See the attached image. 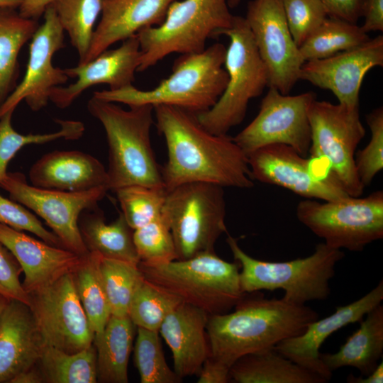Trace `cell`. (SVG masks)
<instances>
[{
    "instance_id": "cell-1",
    "label": "cell",
    "mask_w": 383,
    "mask_h": 383,
    "mask_svg": "<svg viewBox=\"0 0 383 383\" xmlns=\"http://www.w3.org/2000/svg\"><path fill=\"white\" fill-rule=\"evenodd\" d=\"M154 115L166 143L167 160L161 172L167 191L190 182L253 187L248 156L232 137L210 133L196 114L177 106H155Z\"/></svg>"
},
{
    "instance_id": "cell-2",
    "label": "cell",
    "mask_w": 383,
    "mask_h": 383,
    "mask_svg": "<svg viewBox=\"0 0 383 383\" xmlns=\"http://www.w3.org/2000/svg\"><path fill=\"white\" fill-rule=\"evenodd\" d=\"M246 294L233 312L209 315L208 318L211 356L230 367L245 355L273 348L284 340L301 335L319 318L306 304Z\"/></svg>"
},
{
    "instance_id": "cell-3",
    "label": "cell",
    "mask_w": 383,
    "mask_h": 383,
    "mask_svg": "<svg viewBox=\"0 0 383 383\" xmlns=\"http://www.w3.org/2000/svg\"><path fill=\"white\" fill-rule=\"evenodd\" d=\"M128 106L125 110L114 102L94 96L87 103L89 112L106 133L109 190L114 192L129 185L165 187L150 141L154 107L150 104Z\"/></svg>"
},
{
    "instance_id": "cell-4",
    "label": "cell",
    "mask_w": 383,
    "mask_h": 383,
    "mask_svg": "<svg viewBox=\"0 0 383 383\" xmlns=\"http://www.w3.org/2000/svg\"><path fill=\"white\" fill-rule=\"evenodd\" d=\"M226 48L216 43L199 53L183 54L173 63L171 74L150 90L133 85L111 91H96L99 99L128 106H174L194 114L211 108L223 94L228 79L223 67Z\"/></svg>"
},
{
    "instance_id": "cell-5",
    "label": "cell",
    "mask_w": 383,
    "mask_h": 383,
    "mask_svg": "<svg viewBox=\"0 0 383 383\" xmlns=\"http://www.w3.org/2000/svg\"><path fill=\"white\" fill-rule=\"evenodd\" d=\"M226 242L241 267L240 284L244 293L282 289V299L299 305L323 301L330 296V280L335 275L336 265L345 256L341 250L321 243L306 257L270 262L250 256L230 235Z\"/></svg>"
},
{
    "instance_id": "cell-6",
    "label": "cell",
    "mask_w": 383,
    "mask_h": 383,
    "mask_svg": "<svg viewBox=\"0 0 383 383\" xmlns=\"http://www.w3.org/2000/svg\"><path fill=\"white\" fill-rule=\"evenodd\" d=\"M138 267L146 279L209 315L228 312L247 294L240 287L239 264L223 260L215 251L165 263L140 262Z\"/></svg>"
},
{
    "instance_id": "cell-7",
    "label": "cell",
    "mask_w": 383,
    "mask_h": 383,
    "mask_svg": "<svg viewBox=\"0 0 383 383\" xmlns=\"http://www.w3.org/2000/svg\"><path fill=\"white\" fill-rule=\"evenodd\" d=\"M227 0L174 1L163 22L137 34L140 57L137 72H143L174 52L199 53L209 38L222 35L233 23Z\"/></svg>"
},
{
    "instance_id": "cell-8",
    "label": "cell",
    "mask_w": 383,
    "mask_h": 383,
    "mask_svg": "<svg viewBox=\"0 0 383 383\" xmlns=\"http://www.w3.org/2000/svg\"><path fill=\"white\" fill-rule=\"evenodd\" d=\"M222 35L230 43L223 65L228 79L216 104L196 114L200 124L216 135L227 134L245 118L249 101L268 87V74L245 18L234 16L231 26Z\"/></svg>"
},
{
    "instance_id": "cell-9",
    "label": "cell",
    "mask_w": 383,
    "mask_h": 383,
    "mask_svg": "<svg viewBox=\"0 0 383 383\" xmlns=\"http://www.w3.org/2000/svg\"><path fill=\"white\" fill-rule=\"evenodd\" d=\"M223 187L190 182L167 191L161 216L172 235L179 259L215 251L227 228Z\"/></svg>"
},
{
    "instance_id": "cell-10",
    "label": "cell",
    "mask_w": 383,
    "mask_h": 383,
    "mask_svg": "<svg viewBox=\"0 0 383 383\" xmlns=\"http://www.w3.org/2000/svg\"><path fill=\"white\" fill-rule=\"evenodd\" d=\"M296 217L326 245L359 252L383 238V192L365 197L318 202L306 199L296 209Z\"/></svg>"
},
{
    "instance_id": "cell-11",
    "label": "cell",
    "mask_w": 383,
    "mask_h": 383,
    "mask_svg": "<svg viewBox=\"0 0 383 383\" xmlns=\"http://www.w3.org/2000/svg\"><path fill=\"white\" fill-rule=\"evenodd\" d=\"M309 119L311 157L328 163V171L349 196H360L365 187L357 173L355 155L365 129L359 107L349 108L316 99L309 109Z\"/></svg>"
},
{
    "instance_id": "cell-12",
    "label": "cell",
    "mask_w": 383,
    "mask_h": 383,
    "mask_svg": "<svg viewBox=\"0 0 383 383\" xmlns=\"http://www.w3.org/2000/svg\"><path fill=\"white\" fill-rule=\"evenodd\" d=\"M29 308L45 346L74 353L94 344V332L72 272L29 293Z\"/></svg>"
},
{
    "instance_id": "cell-13",
    "label": "cell",
    "mask_w": 383,
    "mask_h": 383,
    "mask_svg": "<svg viewBox=\"0 0 383 383\" xmlns=\"http://www.w3.org/2000/svg\"><path fill=\"white\" fill-rule=\"evenodd\" d=\"M0 187L11 200L41 217L65 248L79 255L89 252L80 233L79 218L84 210L97 206L109 191L107 187L76 192L50 190L28 184L21 173L7 172Z\"/></svg>"
},
{
    "instance_id": "cell-14",
    "label": "cell",
    "mask_w": 383,
    "mask_h": 383,
    "mask_svg": "<svg viewBox=\"0 0 383 383\" xmlns=\"http://www.w3.org/2000/svg\"><path fill=\"white\" fill-rule=\"evenodd\" d=\"M315 99L313 92L291 96L269 87L257 115L233 140L247 156L266 145L284 144L306 157L311 145L309 109Z\"/></svg>"
},
{
    "instance_id": "cell-15",
    "label": "cell",
    "mask_w": 383,
    "mask_h": 383,
    "mask_svg": "<svg viewBox=\"0 0 383 383\" xmlns=\"http://www.w3.org/2000/svg\"><path fill=\"white\" fill-rule=\"evenodd\" d=\"M268 74V87L289 94L304 63L290 33L281 0H252L245 17Z\"/></svg>"
},
{
    "instance_id": "cell-16",
    "label": "cell",
    "mask_w": 383,
    "mask_h": 383,
    "mask_svg": "<svg viewBox=\"0 0 383 383\" xmlns=\"http://www.w3.org/2000/svg\"><path fill=\"white\" fill-rule=\"evenodd\" d=\"M305 157L287 145L264 146L248 155L250 176L306 199L333 201L350 196L332 173H313L311 160Z\"/></svg>"
},
{
    "instance_id": "cell-17",
    "label": "cell",
    "mask_w": 383,
    "mask_h": 383,
    "mask_svg": "<svg viewBox=\"0 0 383 383\" xmlns=\"http://www.w3.org/2000/svg\"><path fill=\"white\" fill-rule=\"evenodd\" d=\"M43 16L44 22L30 39L26 73L20 84L0 105V118L7 111L15 110L23 100L32 111H40L50 101L51 91L69 79L63 69L54 67L52 62L55 53L65 47V31L52 4Z\"/></svg>"
},
{
    "instance_id": "cell-18",
    "label": "cell",
    "mask_w": 383,
    "mask_h": 383,
    "mask_svg": "<svg viewBox=\"0 0 383 383\" xmlns=\"http://www.w3.org/2000/svg\"><path fill=\"white\" fill-rule=\"evenodd\" d=\"M383 66V36L370 38L364 43L331 57L305 62L299 79L321 89L330 90L339 104L359 107V93L366 73Z\"/></svg>"
},
{
    "instance_id": "cell-19",
    "label": "cell",
    "mask_w": 383,
    "mask_h": 383,
    "mask_svg": "<svg viewBox=\"0 0 383 383\" xmlns=\"http://www.w3.org/2000/svg\"><path fill=\"white\" fill-rule=\"evenodd\" d=\"M383 300V281L371 291L355 301L339 306L331 315L310 323L301 335L279 343L274 348L293 362L313 372L326 382L330 372L320 358V348L333 333L351 323H359L365 316Z\"/></svg>"
},
{
    "instance_id": "cell-20",
    "label": "cell",
    "mask_w": 383,
    "mask_h": 383,
    "mask_svg": "<svg viewBox=\"0 0 383 383\" xmlns=\"http://www.w3.org/2000/svg\"><path fill=\"white\" fill-rule=\"evenodd\" d=\"M140 53L135 35L123 40L116 49H107L86 63L64 69L67 77L76 81L67 87H55L50 92V101L57 107L65 109L94 85L106 84L111 91L133 85Z\"/></svg>"
},
{
    "instance_id": "cell-21",
    "label": "cell",
    "mask_w": 383,
    "mask_h": 383,
    "mask_svg": "<svg viewBox=\"0 0 383 383\" xmlns=\"http://www.w3.org/2000/svg\"><path fill=\"white\" fill-rule=\"evenodd\" d=\"M0 242L19 263L24 274L22 284L28 294L72 272L83 256L36 240L22 231L2 223H0Z\"/></svg>"
},
{
    "instance_id": "cell-22",
    "label": "cell",
    "mask_w": 383,
    "mask_h": 383,
    "mask_svg": "<svg viewBox=\"0 0 383 383\" xmlns=\"http://www.w3.org/2000/svg\"><path fill=\"white\" fill-rule=\"evenodd\" d=\"M176 0H102V10L86 63L110 46L136 35L140 30L160 25Z\"/></svg>"
},
{
    "instance_id": "cell-23",
    "label": "cell",
    "mask_w": 383,
    "mask_h": 383,
    "mask_svg": "<svg viewBox=\"0 0 383 383\" xmlns=\"http://www.w3.org/2000/svg\"><path fill=\"white\" fill-rule=\"evenodd\" d=\"M209 316L205 311L182 301L159 328L171 350L173 370L182 379L197 375L211 355L206 331Z\"/></svg>"
},
{
    "instance_id": "cell-24",
    "label": "cell",
    "mask_w": 383,
    "mask_h": 383,
    "mask_svg": "<svg viewBox=\"0 0 383 383\" xmlns=\"http://www.w3.org/2000/svg\"><path fill=\"white\" fill-rule=\"evenodd\" d=\"M29 178L34 187L72 192L107 187L108 182L103 164L94 156L79 150L46 153L32 165Z\"/></svg>"
},
{
    "instance_id": "cell-25",
    "label": "cell",
    "mask_w": 383,
    "mask_h": 383,
    "mask_svg": "<svg viewBox=\"0 0 383 383\" xmlns=\"http://www.w3.org/2000/svg\"><path fill=\"white\" fill-rule=\"evenodd\" d=\"M44 347L29 306L10 300L0 323V383L36 365Z\"/></svg>"
},
{
    "instance_id": "cell-26",
    "label": "cell",
    "mask_w": 383,
    "mask_h": 383,
    "mask_svg": "<svg viewBox=\"0 0 383 383\" xmlns=\"http://www.w3.org/2000/svg\"><path fill=\"white\" fill-rule=\"evenodd\" d=\"M335 353H321L320 358L333 373L343 367H353L361 375L370 374L383 355V306L379 304L367 313Z\"/></svg>"
},
{
    "instance_id": "cell-27",
    "label": "cell",
    "mask_w": 383,
    "mask_h": 383,
    "mask_svg": "<svg viewBox=\"0 0 383 383\" xmlns=\"http://www.w3.org/2000/svg\"><path fill=\"white\" fill-rule=\"evenodd\" d=\"M79 228L89 252L103 257L139 265L140 260L133 242V230L122 213L107 223L98 206L84 210L79 218Z\"/></svg>"
},
{
    "instance_id": "cell-28",
    "label": "cell",
    "mask_w": 383,
    "mask_h": 383,
    "mask_svg": "<svg viewBox=\"0 0 383 383\" xmlns=\"http://www.w3.org/2000/svg\"><path fill=\"white\" fill-rule=\"evenodd\" d=\"M235 383H325L323 378L282 355L274 348L248 354L230 367Z\"/></svg>"
},
{
    "instance_id": "cell-29",
    "label": "cell",
    "mask_w": 383,
    "mask_h": 383,
    "mask_svg": "<svg viewBox=\"0 0 383 383\" xmlns=\"http://www.w3.org/2000/svg\"><path fill=\"white\" fill-rule=\"evenodd\" d=\"M136 326L128 316L111 315L101 333L94 336L97 380L127 383L128 365Z\"/></svg>"
},
{
    "instance_id": "cell-30",
    "label": "cell",
    "mask_w": 383,
    "mask_h": 383,
    "mask_svg": "<svg viewBox=\"0 0 383 383\" xmlns=\"http://www.w3.org/2000/svg\"><path fill=\"white\" fill-rule=\"evenodd\" d=\"M38 26V21L21 16L16 9L0 8V105L17 85L19 52Z\"/></svg>"
},
{
    "instance_id": "cell-31",
    "label": "cell",
    "mask_w": 383,
    "mask_h": 383,
    "mask_svg": "<svg viewBox=\"0 0 383 383\" xmlns=\"http://www.w3.org/2000/svg\"><path fill=\"white\" fill-rule=\"evenodd\" d=\"M99 259V254L89 252L72 272L78 297L95 336L102 333L111 315Z\"/></svg>"
},
{
    "instance_id": "cell-32",
    "label": "cell",
    "mask_w": 383,
    "mask_h": 383,
    "mask_svg": "<svg viewBox=\"0 0 383 383\" xmlns=\"http://www.w3.org/2000/svg\"><path fill=\"white\" fill-rule=\"evenodd\" d=\"M38 366L44 382L96 383V350L93 344L80 352L70 353L45 346Z\"/></svg>"
},
{
    "instance_id": "cell-33",
    "label": "cell",
    "mask_w": 383,
    "mask_h": 383,
    "mask_svg": "<svg viewBox=\"0 0 383 383\" xmlns=\"http://www.w3.org/2000/svg\"><path fill=\"white\" fill-rule=\"evenodd\" d=\"M370 38L357 23L328 16L299 49L305 62L355 48Z\"/></svg>"
},
{
    "instance_id": "cell-34",
    "label": "cell",
    "mask_w": 383,
    "mask_h": 383,
    "mask_svg": "<svg viewBox=\"0 0 383 383\" xmlns=\"http://www.w3.org/2000/svg\"><path fill=\"white\" fill-rule=\"evenodd\" d=\"M52 4L62 28L79 55V64L91 45L102 0H57Z\"/></svg>"
},
{
    "instance_id": "cell-35",
    "label": "cell",
    "mask_w": 383,
    "mask_h": 383,
    "mask_svg": "<svg viewBox=\"0 0 383 383\" xmlns=\"http://www.w3.org/2000/svg\"><path fill=\"white\" fill-rule=\"evenodd\" d=\"M12 109L0 118V181L7 174V166L11 160L23 147L30 144H42L64 138L77 140L84 132L83 123L73 120L55 119L60 126L56 132L44 134L23 135L16 131L11 125Z\"/></svg>"
},
{
    "instance_id": "cell-36",
    "label": "cell",
    "mask_w": 383,
    "mask_h": 383,
    "mask_svg": "<svg viewBox=\"0 0 383 383\" xmlns=\"http://www.w3.org/2000/svg\"><path fill=\"white\" fill-rule=\"evenodd\" d=\"M181 302L143 276L132 295L128 316L136 327L159 331L167 314Z\"/></svg>"
},
{
    "instance_id": "cell-37",
    "label": "cell",
    "mask_w": 383,
    "mask_h": 383,
    "mask_svg": "<svg viewBox=\"0 0 383 383\" xmlns=\"http://www.w3.org/2000/svg\"><path fill=\"white\" fill-rule=\"evenodd\" d=\"M99 266L111 315L128 316L132 295L143 276L138 265L99 255Z\"/></svg>"
},
{
    "instance_id": "cell-38",
    "label": "cell",
    "mask_w": 383,
    "mask_h": 383,
    "mask_svg": "<svg viewBox=\"0 0 383 383\" xmlns=\"http://www.w3.org/2000/svg\"><path fill=\"white\" fill-rule=\"evenodd\" d=\"M134 362L141 383H179L180 378L167 365L158 331L136 327Z\"/></svg>"
},
{
    "instance_id": "cell-39",
    "label": "cell",
    "mask_w": 383,
    "mask_h": 383,
    "mask_svg": "<svg viewBox=\"0 0 383 383\" xmlns=\"http://www.w3.org/2000/svg\"><path fill=\"white\" fill-rule=\"evenodd\" d=\"M113 192L128 224L135 230L161 216L167 190L165 187L129 185Z\"/></svg>"
},
{
    "instance_id": "cell-40",
    "label": "cell",
    "mask_w": 383,
    "mask_h": 383,
    "mask_svg": "<svg viewBox=\"0 0 383 383\" xmlns=\"http://www.w3.org/2000/svg\"><path fill=\"white\" fill-rule=\"evenodd\" d=\"M133 237L140 262L160 264L179 259L171 231L161 216L133 230Z\"/></svg>"
},
{
    "instance_id": "cell-41",
    "label": "cell",
    "mask_w": 383,
    "mask_h": 383,
    "mask_svg": "<svg viewBox=\"0 0 383 383\" xmlns=\"http://www.w3.org/2000/svg\"><path fill=\"white\" fill-rule=\"evenodd\" d=\"M371 131L368 144L355 155L357 173L364 187L370 185L383 169V108L378 107L366 116Z\"/></svg>"
},
{
    "instance_id": "cell-42",
    "label": "cell",
    "mask_w": 383,
    "mask_h": 383,
    "mask_svg": "<svg viewBox=\"0 0 383 383\" xmlns=\"http://www.w3.org/2000/svg\"><path fill=\"white\" fill-rule=\"evenodd\" d=\"M286 20L299 48L328 16L321 0H281Z\"/></svg>"
},
{
    "instance_id": "cell-43",
    "label": "cell",
    "mask_w": 383,
    "mask_h": 383,
    "mask_svg": "<svg viewBox=\"0 0 383 383\" xmlns=\"http://www.w3.org/2000/svg\"><path fill=\"white\" fill-rule=\"evenodd\" d=\"M0 223L16 230L30 232L50 245L64 248L57 236L45 228L26 207L1 194Z\"/></svg>"
},
{
    "instance_id": "cell-44",
    "label": "cell",
    "mask_w": 383,
    "mask_h": 383,
    "mask_svg": "<svg viewBox=\"0 0 383 383\" xmlns=\"http://www.w3.org/2000/svg\"><path fill=\"white\" fill-rule=\"evenodd\" d=\"M22 269L13 255L0 242V294L28 306L29 294L20 281Z\"/></svg>"
},
{
    "instance_id": "cell-45",
    "label": "cell",
    "mask_w": 383,
    "mask_h": 383,
    "mask_svg": "<svg viewBox=\"0 0 383 383\" xmlns=\"http://www.w3.org/2000/svg\"><path fill=\"white\" fill-rule=\"evenodd\" d=\"M328 16L352 23L362 17L365 0H321Z\"/></svg>"
},
{
    "instance_id": "cell-46",
    "label": "cell",
    "mask_w": 383,
    "mask_h": 383,
    "mask_svg": "<svg viewBox=\"0 0 383 383\" xmlns=\"http://www.w3.org/2000/svg\"><path fill=\"white\" fill-rule=\"evenodd\" d=\"M230 367L209 355L197 374L198 383H227L230 382Z\"/></svg>"
},
{
    "instance_id": "cell-47",
    "label": "cell",
    "mask_w": 383,
    "mask_h": 383,
    "mask_svg": "<svg viewBox=\"0 0 383 383\" xmlns=\"http://www.w3.org/2000/svg\"><path fill=\"white\" fill-rule=\"evenodd\" d=\"M362 17L365 22L361 28L366 33L383 31V0H365Z\"/></svg>"
},
{
    "instance_id": "cell-48",
    "label": "cell",
    "mask_w": 383,
    "mask_h": 383,
    "mask_svg": "<svg viewBox=\"0 0 383 383\" xmlns=\"http://www.w3.org/2000/svg\"><path fill=\"white\" fill-rule=\"evenodd\" d=\"M56 1L23 0L18 8V12L24 18L38 21L44 14L47 8Z\"/></svg>"
},
{
    "instance_id": "cell-49",
    "label": "cell",
    "mask_w": 383,
    "mask_h": 383,
    "mask_svg": "<svg viewBox=\"0 0 383 383\" xmlns=\"http://www.w3.org/2000/svg\"><path fill=\"white\" fill-rule=\"evenodd\" d=\"M44 382V379L38 365L26 370L16 377L10 383H41Z\"/></svg>"
},
{
    "instance_id": "cell-50",
    "label": "cell",
    "mask_w": 383,
    "mask_h": 383,
    "mask_svg": "<svg viewBox=\"0 0 383 383\" xmlns=\"http://www.w3.org/2000/svg\"><path fill=\"white\" fill-rule=\"evenodd\" d=\"M347 382L349 383H382L383 382V362L377 365L375 369L368 375L355 377L352 374L347 377Z\"/></svg>"
},
{
    "instance_id": "cell-51",
    "label": "cell",
    "mask_w": 383,
    "mask_h": 383,
    "mask_svg": "<svg viewBox=\"0 0 383 383\" xmlns=\"http://www.w3.org/2000/svg\"><path fill=\"white\" fill-rule=\"evenodd\" d=\"M23 0H0V8H13L18 9Z\"/></svg>"
},
{
    "instance_id": "cell-52",
    "label": "cell",
    "mask_w": 383,
    "mask_h": 383,
    "mask_svg": "<svg viewBox=\"0 0 383 383\" xmlns=\"http://www.w3.org/2000/svg\"><path fill=\"white\" fill-rule=\"evenodd\" d=\"M11 299L0 294V323L6 306Z\"/></svg>"
},
{
    "instance_id": "cell-53",
    "label": "cell",
    "mask_w": 383,
    "mask_h": 383,
    "mask_svg": "<svg viewBox=\"0 0 383 383\" xmlns=\"http://www.w3.org/2000/svg\"><path fill=\"white\" fill-rule=\"evenodd\" d=\"M242 0H227L228 6L231 9H233L239 5Z\"/></svg>"
}]
</instances>
